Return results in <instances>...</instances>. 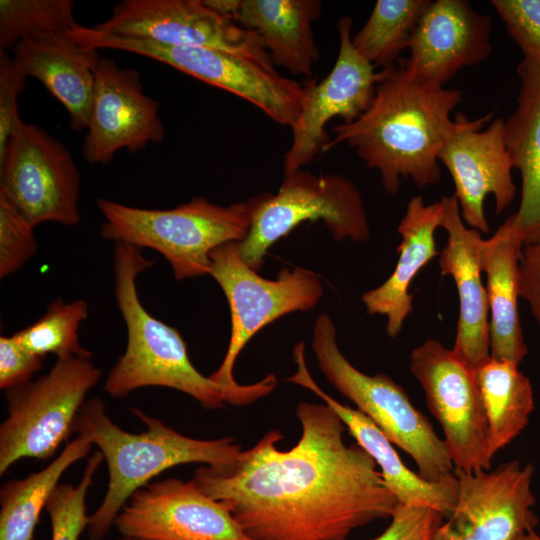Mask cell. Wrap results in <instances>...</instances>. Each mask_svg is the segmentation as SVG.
Masks as SVG:
<instances>
[{"label": "cell", "mask_w": 540, "mask_h": 540, "mask_svg": "<svg viewBox=\"0 0 540 540\" xmlns=\"http://www.w3.org/2000/svg\"><path fill=\"white\" fill-rule=\"evenodd\" d=\"M72 38L87 49L119 50L167 64L250 102L277 124L290 128L296 124L309 91V78L301 83L282 76L274 67L222 50L164 45L82 25L74 30Z\"/></svg>", "instance_id": "ba28073f"}, {"label": "cell", "mask_w": 540, "mask_h": 540, "mask_svg": "<svg viewBox=\"0 0 540 540\" xmlns=\"http://www.w3.org/2000/svg\"><path fill=\"white\" fill-rule=\"evenodd\" d=\"M301 426L289 450L268 431L222 467L202 466L192 481L223 503L252 540H346L390 518L398 505L372 457L346 444L343 421L326 403L300 402Z\"/></svg>", "instance_id": "6da1fadb"}, {"label": "cell", "mask_w": 540, "mask_h": 540, "mask_svg": "<svg viewBox=\"0 0 540 540\" xmlns=\"http://www.w3.org/2000/svg\"><path fill=\"white\" fill-rule=\"evenodd\" d=\"M115 540H142V539L128 538V537H122V536H121V537H119V538H117V539H115Z\"/></svg>", "instance_id": "60d3db41"}, {"label": "cell", "mask_w": 540, "mask_h": 540, "mask_svg": "<svg viewBox=\"0 0 540 540\" xmlns=\"http://www.w3.org/2000/svg\"><path fill=\"white\" fill-rule=\"evenodd\" d=\"M321 7L318 0H240L235 22L259 34L273 64L311 78L320 56L312 24Z\"/></svg>", "instance_id": "484cf974"}, {"label": "cell", "mask_w": 540, "mask_h": 540, "mask_svg": "<svg viewBox=\"0 0 540 540\" xmlns=\"http://www.w3.org/2000/svg\"><path fill=\"white\" fill-rule=\"evenodd\" d=\"M154 264L140 249L116 243L114 293L127 328V345L110 370L104 391L123 398L144 387L158 386L183 392L206 409L238 406L236 399L192 364L177 329L152 316L142 305L136 287L140 273Z\"/></svg>", "instance_id": "277c9868"}, {"label": "cell", "mask_w": 540, "mask_h": 540, "mask_svg": "<svg viewBox=\"0 0 540 540\" xmlns=\"http://www.w3.org/2000/svg\"><path fill=\"white\" fill-rule=\"evenodd\" d=\"M114 526L122 537L142 540H252L223 503L174 477L137 490Z\"/></svg>", "instance_id": "2e32d148"}, {"label": "cell", "mask_w": 540, "mask_h": 540, "mask_svg": "<svg viewBox=\"0 0 540 540\" xmlns=\"http://www.w3.org/2000/svg\"><path fill=\"white\" fill-rule=\"evenodd\" d=\"M430 0H378L362 28L352 36L356 51L375 67L393 66L409 48Z\"/></svg>", "instance_id": "f1b7e54d"}, {"label": "cell", "mask_w": 540, "mask_h": 540, "mask_svg": "<svg viewBox=\"0 0 540 540\" xmlns=\"http://www.w3.org/2000/svg\"><path fill=\"white\" fill-rule=\"evenodd\" d=\"M103 461L99 450L93 452L77 485L59 483L52 492L45 507L51 523V540H79L82 531L87 528L89 516L86 497Z\"/></svg>", "instance_id": "1f68e13d"}, {"label": "cell", "mask_w": 540, "mask_h": 540, "mask_svg": "<svg viewBox=\"0 0 540 540\" xmlns=\"http://www.w3.org/2000/svg\"><path fill=\"white\" fill-rule=\"evenodd\" d=\"M43 357L24 349L11 336L0 337V388L5 391L31 381L42 368Z\"/></svg>", "instance_id": "8d00e7d4"}, {"label": "cell", "mask_w": 540, "mask_h": 540, "mask_svg": "<svg viewBox=\"0 0 540 540\" xmlns=\"http://www.w3.org/2000/svg\"><path fill=\"white\" fill-rule=\"evenodd\" d=\"M440 227L447 241L440 253L441 275L452 276L459 296V319L452 350L471 369L490 357L488 298L481 279L479 231L463 224L455 195L445 196Z\"/></svg>", "instance_id": "44dd1931"}, {"label": "cell", "mask_w": 540, "mask_h": 540, "mask_svg": "<svg viewBox=\"0 0 540 540\" xmlns=\"http://www.w3.org/2000/svg\"><path fill=\"white\" fill-rule=\"evenodd\" d=\"M388 527L372 540H430L445 517L438 511L422 506L398 504Z\"/></svg>", "instance_id": "d590c367"}, {"label": "cell", "mask_w": 540, "mask_h": 540, "mask_svg": "<svg viewBox=\"0 0 540 540\" xmlns=\"http://www.w3.org/2000/svg\"><path fill=\"white\" fill-rule=\"evenodd\" d=\"M293 355L297 371L288 377V381L313 392L336 412L356 443L372 457L385 486L398 504L429 507L440 512L445 519L448 518L459 495L456 475L431 482L410 470L401 460L393 443L373 421L361 411L341 404L317 385L306 365L304 345L295 346Z\"/></svg>", "instance_id": "ffe728a7"}, {"label": "cell", "mask_w": 540, "mask_h": 540, "mask_svg": "<svg viewBox=\"0 0 540 540\" xmlns=\"http://www.w3.org/2000/svg\"><path fill=\"white\" fill-rule=\"evenodd\" d=\"M37 250L34 226L0 192V278L21 269Z\"/></svg>", "instance_id": "d6a6232c"}, {"label": "cell", "mask_w": 540, "mask_h": 540, "mask_svg": "<svg viewBox=\"0 0 540 540\" xmlns=\"http://www.w3.org/2000/svg\"><path fill=\"white\" fill-rule=\"evenodd\" d=\"M442 212L441 201L427 205L420 195L410 199L397 228L402 241L396 267L383 284L361 297L368 314L387 317L386 332L392 338L399 335L413 310V295L409 292L412 280L438 255L434 235L440 227Z\"/></svg>", "instance_id": "cb8c5ba5"}, {"label": "cell", "mask_w": 540, "mask_h": 540, "mask_svg": "<svg viewBox=\"0 0 540 540\" xmlns=\"http://www.w3.org/2000/svg\"><path fill=\"white\" fill-rule=\"evenodd\" d=\"M102 371L91 359L57 358L47 374L6 390L7 417L0 425V475L18 460H46L74 433L88 392Z\"/></svg>", "instance_id": "30bf717a"}, {"label": "cell", "mask_w": 540, "mask_h": 540, "mask_svg": "<svg viewBox=\"0 0 540 540\" xmlns=\"http://www.w3.org/2000/svg\"><path fill=\"white\" fill-rule=\"evenodd\" d=\"M518 366L490 356L473 370L486 415L491 458L521 434L534 410L531 382Z\"/></svg>", "instance_id": "4316f807"}, {"label": "cell", "mask_w": 540, "mask_h": 540, "mask_svg": "<svg viewBox=\"0 0 540 540\" xmlns=\"http://www.w3.org/2000/svg\"><path fill=\"white\" fill-rule=\"evenodd\" d=\"M93 27L164 45L222 50L274 67L257 32L216 13L203 0H124L108 19Z\"/></svg>", "instance_id": "4fadbf2b"}, {"label": "cell", "mask_w": 540, "mask_h": 540, "mask_svg": "<svg viewBox=\"0 0 540 540\" xmlns=\"http://www.w3.org/2000/svg\"><path fill=\"white\" fill-rule=\"evenodd\" d=\"M515 110L505 119V141L521 173L519 209L508 217L523 247L540 243V65L524 58Z\"/></svg>", "instance_id": "603a6c76"}, {"label": "cell", "mask_w": 540, "mask_h": 540, "mask_svg": "<svg viewBox=\"0 0 540 540\" xmlns=\"http://www.w3.org/2000/svg\"><path fill=\"white\" fill-rule=\"evenodd\" d=\"M369 108L355 121L335 126L323 154L347 144L380 174L383 189L394 195L401 178L424 188L440 182L438 154L459 127L451 114L462 99L459 89L420 81L402 59L383 69Z\"/></svg>", "instance_id": "7a4b0ae2"}, {"label": "cell", "mask_w": 540, "mask_h": 540, "mask_svg": "<svg viewBox=\"0 0 540 540\" xmlns=\"http://www.w3.org/2000/svg\"><path fill=\"white\" fill-rule=\"evenodd\" d=\"M524 58L540 65V0H492Z\"/></svg>", "instance_id": "836d02e7"}, {"label": "cell", "mask_w": 540, "mask_h": 540, "mask_svg": "<svg viewBox=\"0 0 540 540\" xmlns=\"http://www.w3.org/2000/svg\"><path fill=\"white\" fill-rule=\"evenodd\" d=\"M204 4L218 14L232 18L235 21L239 10L240 0H203Z\"/></svg>", "instance_id": "f35d334b"}, {"label": "cell", "mask_w": 540, "mask_h": 540, "mask_svg": "<svg viewBox=\"0 0 540 540\" xmlns=\"http://www.w3.org/2000/svg\"><path fill=\"white\" fill-rule=\"evenodd\" d=\"M87 316L88 306L84 300L65 303L58 298L38 320L13 336L24 349L43 358L55 354L57 358L91 359L92 352L81 346L78 336L79 326Z\"/></svg>", "instance_id": "f546056e"}, {"label": "cell", "mask_w": 540, "mask_h": 540, "mask_svg": "<svg viewBox=\"0 0 540 540\" xmlns=\"http://www.w3.org/2000/svg\"><path fill=\"white\" fill-rule=\"evenodd\" d=\"M318 220L336 240L365 241L370 236L361 193L351 180L303 169L284 175L276 194L256 196L251 225L246 237L237 242L238 252L258 272L275 242L299 224Z\"/></svg>", "instance_id": "9c48e42d"}, {"label": "cell", "mask_w": 540, "mask_h": 540, "mask_svg": "<svg viewBox=\"0 0 540 540\" xmlns=\"http://www.w3.org/2000/svg\"><path fill=\"white\" fill-rule=\"evenodd\" d=\"M456 118L459 127L441 148L438 161L452 177L462 219L473 229L488 233L485 198L494 196L496 213L500 214L511 204L517 190L505 141V119L496 118L482 130L492 113L475 120L457 113Z\"/></svg>", "instance_id": "ac0fdd59"}, {"label": "cell", "mask_w": 540, "mask_h": 540, "mask_svg": "<svg viewBox=\"0 0 540 540\" xmlns=\"http://www.w3.org/2000/svg\"><path fill=\"white\" fill-rule=\"evenodd\" d=\"M410 369L442 427L454 470H490L487 420L473 369L434 339L413 349Z\"/></svg>", "instance_id": "7c38bea8"}, {"label": "cell", "mask_w": 540, "mask_h": 540, "mask_svg": "<svg viewBox=\"0 0 540 540\" xmlns=\"http://www.w3.org/2000/svg\"><path fill=\"white\" fill-rule=\"evenodd\" d=\"M72 0H0V51L21 41L62 34L78 23Z\"/></svg>", "instance_id": "4dcf8cb0"}, {"label": "cell", "mask_w": 540, "mask_h": 540, "mask_svg": "<svg viewBox=\"0 0 540 540\" xmlns=\"http://www.w3.org/2000/svg\"><path fill=\"white\" fill-rule=\"evenodd\" d=\"M520 540H540V536L534 529L527 532Z\"/></svg>", "instance_id": "ab89813d"}, {"label": "cell", "mask_w": 540, "mask_h": 540, "mask_svg": "<svg viewBox=\"0 0 540 540\" xmlns=\"http://www.w3.org/2000/svg\"><path fill=\"white\" fill-rule=\"evenodd\" d=\"M211 275L223 290L230 308L231 335L224 359L210 379L233 395L238 406L268 395L277 384L269 374L253 384H240L234 363L248 341L276 319L316 306L323 294L319 277L304 268H283L274 280L260 276L241 258L237 242L215 248L210 254Z\"/></svg>", "instance_id": "8992f818"}, {"label": "cell", "mask_w": 540, "mask_h": 540, "mask_svg": "<svg viewBox=\"0 0 540 540\" xmlns=\"http://www.w3.org/2000/svg\"><path fill=\"white\" fill-rule=\"evenodd\" d=\"M27 74L13 56L0 51V158L9 140L23 122L18 101L24 90Z\"/></svg>", "instance_id": "e575fe53"}, {"label": "cell", "mask_w": 540, "mask_h": 540, "mask_svg": "<svg viewBox=\"0 0 540 540\" xmlns=\"http://www.w3.org/2000/svg\"><path fill=\"white\" fill-rule=\"evenodd\" d=\"M533 466L518 461L502 463L494 470H454L459 495L451 515L430 540H520L534 530L531 489Z\"/></svg>", "instance_id": "5bb4252c"}, {"label": "cell", "mask_w": 540, "mask_h": 540, "mask_svg": "<svg viewBox=\"0 0 540 540\" xmlns=\"http://www.w3.org/2000/svg\"><path fill=\"white\" fill-rule=\"evenodd\" d=\"M92 444L78 436L49 465L0 489V540H33L41 511L65 471L85 458Z\"/></svg>", "instance_id": "83f0119b"}, {"label": "cell", "mask_w": 540, "mask_h": 540, "mask_svg": "<svg viewBox=\"0 0 540 540\" xmlns=\"http://www.w3.org/2000/svg\"><path fill=\"white\" fill-rule=\"evenodd\" d=\"M353 20L349 16L338 21L339 51L335 64L320 82L309 78V91L296 124L291 128L292 140L284 158V175L310 164L330 141L325 130L333 118L351 123L370 106L384 70L362 57L352 44Z\"/></svg>", "instance_id": "9a60e30c"}, {"label": "cell", "mask_w": 540, "mask_h": 540, "mask_svg": "<svg viewBox=\"0 0 540 540\" xmlns=\"http://www.w3.org/2000/svg\"><path fill=\"white\" fill-rule=\"evenodd\" d=\"M94 73L89 124L82 145L86 161L107 165L122 149L136 152L164 139L160 104L144 93L137 69L120 67L113 58L100 56Z\"/></svg>", "instance_id": "e0dca14e"}, {"label": "cell", "mask_w": 540, "mask_h": 540, "mask_svg": "<svg viewBox=\"0 0 540 540\" xmlns=\"http://www.w3.org/2000/svg\"><path fill=\"white\" fill-rule=\"evenodd\" d=\"M0 192L35 227L76 225L80 174L67 147L37 125L22 122L0 158Z\"/></svg>", "instance_id": "8fae6325"}, {"label": "cell", "mask_w": 540, "mask_h": 540, "mask_svg": "<svg viewBox=\"0 0 540 540\" xmlns=\"http://www.w3.org/2000/svg\"><path fill=\"white\" fill-rule=\"evenodd\" d=\"M522 249L523 244L508 218L491 238L482 239L479 247L491 313L490 356L518 365L528 353L518 311Z\"/></svg>", "instance_id": "d4e9b609"}, {"label": "cell", "mask_w": 540, "mask_h": 540, "mask_svg": "<svg viewBox=\"0 0 540 540\" xmlns=\"http://www.w3.org/2000/svg\"><path fill=\"white\" fill-rule=\"evenodd\" d=\"M312 349L328 382L373 421L393 445L411 456L422 478L438 482L454 475L447 445L427 417L388 375H367L347 360L327 314H320L315 321Z\"/></svg>", "instance_id": "52a82bcc"}, {"label": "cell", "mask_w": 540, "mask_h": 540, "mask_svg": "<svg viewBox=\"0 0 540 540\" xmlns=\"http://www.w3.org/2000/svg\"><path fill=\"white\" fill-rule=\"evenodd\" d=\"M104 217L100 234L115 243L159 252L177 280L209 275L211 252L242 241L250 228L256 196L228 206L203 197L172 209H143L98 198Z\"/></svg>", "instance_id": "5b68a950"}, {"label": "cell", "mask_w": 540, "mask_h": 540, "mask_svg": "<svg viewBox=\"0 0 540 540\" xmlns=\"http://www.w3.org/2000/svg\"><path fill=\"white\" fill-rule=\"evenodd\" d=\"M12 51L27 76L38 79L63 105L71 128L87 129L98 51L82 47L65 33L23 40Z\"/></svg>", "instance_id": "7402d4cb"}, {"label": "cell", "mask_w": 540, "mask_h": 540, "mask_svg": "<svg viewBox=\"0 0 540 540\" xmlns=\"http://www.w3.org/2000/svg\"><path fill=\"white\" fill-rule=\"evenodd\" d=\"M130 411L144 423V431L131 433L120 428L98 397L84 403L74 425V433L98 447L109 475L105 496L89 516L90 540H102L128 499L165 470L193 463L222 467L234 462L242 452L234 437L192 438L139 408Z\"/></svg>", "instance_id": "3957f363"}, {"label": "cell", "mask_w": 540, "mask_h": 540, "mask_svg": "<svg viewBox=\"0 0 540 540\" xmlns=\"http://www.w3.org/2000/svg\"><path fill=\"white\" fill-rule=\"evenodd\" d=\"M491 19L465 0H436L422 14L402 62L414 78L440 87L491 53Z\"/></svg>", "instance_id": "d6986e66"}, {"label": "cell", "mask_w": 540, "mask_h": 540, "mask_svg": "<svg viewBox=\"0 0 540 540\" xmlns=\"http://www.w3.org/2000/svg\"><path fill=\"white\" fill-rule=\"evenodd\" d=\"M519 295L540 326V243L524 246L519 263Z\"/></svg>", "instance_id": "74e56055"}]
</instances>
